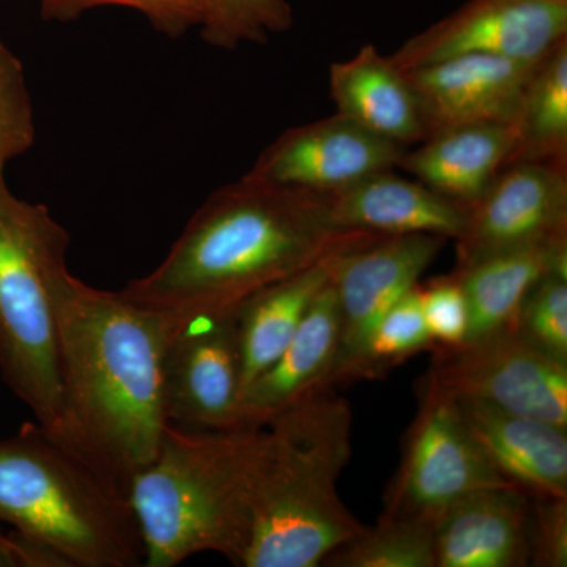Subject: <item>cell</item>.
I'll return each mask as SVG.
<instances>
[{
  "label": "cell",
  "instance_id": "obj_19",
  "mask_svg": "<svg viewBox=\"0 0 567 567\" xmlns=\"http://www.w3.org/2000/svg\"><path fill=\"white\" fill-rule=\"evenodd\" d=\"M517 126L470 123L429 134L398 167L454 203L472 207L509 164Z\"/></svg>",
  "mask_w": 567,
  "mask_h": 567
},
{
  "label": "cell",
  "instance_id": "obj_20",
  "mask_svg": "<svg viewBox=\"0 0 567 567\" xmlns=\"http://www.w3.org/2000/svg\"><path fill=\"white\" fill-rule=\"evenodd\" d=\"M330 93L336 112L369 133L405 148L424 141L412 82L375 44H364L352 58L330 66Z\"/></svg>",
  "mask_w": 567,
  "mask_h": 567
},
{
  "label": "cell",
  "instance_id": "obj_4",
  "mask_svg": "<svg viewBox=\"0 0 567 567\" xmlns=\"http://www.w3.org/2000/svg\"><path fill=\"white\" fill-rule=\"evenodd\" d=\"M0 522L55 567H144L128 484L40 423L0 440Z\"/></svg>",
  "mask_w": 567,
  "mask_h": 567
},
{
  "label": "cell",
  "instance_id": "obj_15",
  "mask_svg": "<svg viewBox=\"0 0 567 567\" xmlns=\"http://www.w3.org/2000/svg\"><path fill=\"white\" fill-rule=\"evenodd\" d=\"M532 498L487 487L454 499L435 517L436 567L529 566Z\"/></svg>",
  "mask_w": 567,
  "mask_h": 567
},
{
  "label": "cell",
  "instance_id": "obj_14",
  "mask_svg": "<svg viewBox=\"0 0 567 567\" xmlns=\"http://www.w3.org/2000/svg\"><path fill=\"white\" fill-rule=\"evenodd\" d=\"M539 62L464 54L406 70L423 114L425 137L470 123L517 126L529 78Z\"/></svg>",
  "mask_w": 567,
  "mask_h": 567
},
{
  "label": "cell",
  "instance_id": "obj_21",
  "mask_svg": "<svg viewBox=\"0 0 567 567\" xmlns=\"http://www.w3.org/2000/svg\"><path fill=\"white\" fill-rule=\"evenodd\" d=\"M334 249L305 270L257 290L237 306L238 338L241 352V395L257 377L271 368L292 341L317 295L333 279L336 268L350 249L372 240Z\"/></svg>",
  "mask_w": 567,
  "mask_h": 567
},
{
  "label": "cell",
  "instance_id": "obj_30",
  "mask_svg": "<svg viewBox=\"0 0 567 567\" xmlns=\"http://www.w3.org/2000/svg\"><path fill=\"white\" fill-rule=\"evenodd\" d=\"M420 300L434 347L456 349L465 342L468 306L462 284L454 274L420 282Z\"/></svg>",
  "mask_w": 567,
  "mask_h": 567
},
{
  "label": "cell",
  "instance_id": "obj_27",
  "mask_svg": "<svg viewBox=\"0 0 567 567\" xmlns=\"http://www.w3.org/2000/svg\"><path fill=\"white\" fill-rule=\"evenodd\" d=\"M513 330L539 352L567 363V275L548 274L529 290Z\"/></svg>",
  "mask_w": 567,
  "mask_h": 567
},
{
  "label": "cell",
  "instance_id": "obj_26",
  "mask_svg": "<svg viewBox=\"0 0 567 567\" xmlns=\"http://www.w3.org/2000/svg\"><path fill=\"white\" fill-rule=\"evenodd\" d=\"M204 40L221 50L244 43H265L274 33L289 31L293 10L289 0H203Z\"/></svg>",
  "mask_w": 567,
  "mask_h": 567
},
{
  "label": "cell",
  "instance_id": "obj_13",
  "mask_svg": "<svg viewBox=\"0 0 567 567\" xmlns=\"http://www.w3.org/2000/svg\"><path fill=\"white\" fill-rule=\"evenodd\" d=\"M566 237L567 166L513 163L468 207L464 234L456 240V267Z\"/></svg>",
  "mask_w": 567,
  "mask_h": 567
},
{
  "label": "cell",
  "instance_id": "obj_25",
  "mask_svg": "<svg viewBox=\"0 0 567 567\" xmlns=\"http://www.w3.org/2000/svg\"><path fill=\"white\" fill-rule=\"evenodd\" d=\"M417 287L420 284L399 298L377 322L361 354L357 380L385 375L406 358L434 347Z\"/></svg>",
  "mask_w": 567,
  "mask_h": 567
},
{
  "label": "cell",
  "instance_id": "obj_8",
  "mask_svg": "<svg viewBox=\"0 0 567 567\" xmlns=\"http://www.w3.org/2000/svg\"><path fill=\"white\" fill-rule=\"evenodd\" d=\"M432 350L421 386L567 429V363L539 352L513 328L456 349Z\"/></svg>",
  "mask_w": 567,
  "mask_h": 567
},
{
  "label": "cell",
  "instance_id": "obj_31",
  "mask_svg": "<svg viewBox=\"0 0 567 567\" xmlns=\"http://www.w3.org/2000/svg\"><path fill=\"white\" fill-rule=\"evenodd\" d=\"M529 565L567 566V498L532 499Z\"/></svg>",
  "mask_w": 567,
  "mask_h": 567
},
{
  "label": "cell",
  "instance_id": "obj_11",
  "mask_svg": "<svg viewBox=\"0 0 567 567\" xmlns=\"http://www.w3.org/2000/svg\"><path fill=\"white\" fill-rule=\"evenodd\" d=\"M446 238L429 234L379 235L344 254L333 276L341 311V347L333 385L357 380L369 334L388 309L420 284Z\"/></svg>",
  "mask_w": 567,
  "mask_h": 567
},
{
  "label": "cell",
  "instance_id": "obj_9",
  "mask_svg": "<svg viewBox=\"0 0 567 567\" xmlns=\"http://www.w3.org/2000/svg\"><path fill=\"white\" fill-rule=\"evenodd\" d=\"M417 390L420 409L388 486L383 516L436 517L470 492L511 486L488 461L456 401L429 388Z\"/></svg>",
  "mask_w": 567,
  "mask_h": 567
},
{
  "label": "cell",
  "instance_id": "obj_22",
  "mask_svg": "<svg viewBox=\"0 0 567 567\" xmlns=\"http://www.w3.org/2000/svg\"><path fill=\"white\" fill-rule=\"evenodd\" d=\"M554 271L567 275V237L492 254L454 268L468 306L464 344L513 328L529 290Z\"/></svg>",
  "mask_w": 567,
  "mask_h": 567
},
{
  "label": "cell",
  "instance_id": "obj_1",
  "mask_svg": "<svg viewBox=\"0 0 567 567\" xmlns=\"http://www.w3.org/2000/svg\"><path fill=\"white\" fill-rule=\"evenodd\" d=\"M369 235L339 227L327 197L244 175L213 193L163 262L122 293L159 311L235 308Z\"/></svg>",
  "mask_w": 567,
  "mask_h": 567
},
{
  "label": "cell",
  "instance_id": "obj_10",
  "mask_svg": "<svg viewBox=\"0 0 567 567\" xmlns=\"http://www.w3.org/2000/svg\"><path fill=\"white\" fill-rule=\"evenodd\" d=\"M567 40V0H468L390 55L401 70L464 54L539 62Z\"/></svg>",
  "mask_w": 567,
  "mask_h": 567
},
{
  "label": "cell",
  "instance_id": "obj_12",
  "mask_svg": "<svg viewBox=\"0 0 567 567\" xmlns=\"http://www.w3.org/2000/svg\"><path fill=\"white\" fill-rule=\"evenodd\" d=\"M405 151L336 112L279 134L245 175L328 197L369 175L394 169Z\"/></svg>",
  "mask_w": 567,
  "mask_h": 567
},
{
  "label": "cell",
  "instance_id": "obj_6",
  "mask_svg": "<svg viewBox=\"0 0 567 567\" xmlns=\"http://www.w3.org/2000/svg\"><path fill=\"white\" fill-rule=\"evenodd\" d=\"M69 230L21 199L0 171V375L37 423L71 440L63 404L59 308L71 275ZM76 443V442H74Z\"/></svg>",
  "mask_w": 567,
  "mask_h": 567
},
{
  "label": "cell",
  "instance_id": "obj_16",
  "mask_svg": "<svg viewBox=\"0 0 567 567\" xmlns=\"http://www.w3.org/2000/svg\"><path fill=\"white\" fill-rule=\"evenodd\" d=\"M341 347V311L333 279L317 295L303 323L271 368L241 395L238 425L264 427L284 409L322 388H334Z\"/></svg>",
  "mask_w": 567,
  "mask_h": 567
},
{
  "label": "cell",
  "instance_id": "obj_2",
  "mask_svg": "<svg viewBox=\"0 0 567 567\" xmlns=\"http://www.w3.org/2000/svg\"><path fill=\"white\" fill-rule=\"evenodd\" d=\"M171 315L71 276L59 308L71 439L123 483L162 446V358Z\"/></svg>",
  "mask_w": 567,
  "mask_h": 567
},
{
  "label": "cell",
  "instance_id": "obj_3",
  "mask_svg": "<svg viewBox=\"0 0 567 567\" xmlns=\"http://www.w3.org/2000/svg\"><path fill=\"white\" fill-rule=\"evenodd\" d=\"M352 406L322 388L264 425L241 567H319L364 532L338 492L352 457Z\"/></svg>",
  "mask_w": 567,
  "mask_h": 567
},
{
  "label": "cell",
  "instance_id": "obj_7",
  "mask_svg": "<svg viewBox=\"0 0 567 567\" xmlns=\"http://www.w3.org/2000/svg\"><path fill=\"white\" fill-rule=\"evenodd\" d=\"M167 312L171 322L162 358L167 421L197 431L240 429L237 306Z\"/></svg>",
  "mask_w": 567,
  "mask_h": 567
},
{
  "label": "cell",
  "instance_id": "obj_5",
  "mask_svg": "<svg viewBox=\"0 0 567 567\" xmlns=\"http://www.w3.org/2000/svg\"><path fill=\"white\" fill-rule=\"evenodd\" d=\"M264 435V427L197 431L167 425L155 458L130 481L144 567L178 566L205 551L238 566Z\"/></svg>",
  "mask_w": 567,
  "mask_h": 567
},
{
  "label": "cell",
  "instance_id": "obj_24",
  "mask_svg": "<svg viewBox=\"0 0 567 567\" xmlns=\"http://www.w3.org/2000/svg\"><path fill=\"white\" fill-rule=\"evenodd\" d=\"M328 567H436L435 517L382 516L375 527L336 548Z\"/></svg>",
  "mask_w": 567,
  "mask_h": 567
},
{
  "label": "cell",
  "instance_id": "obj_28",
  "mask_svg": "<svg viewBox=\"0 0 567 567\" xmlns=\"http://www.w3.org/2000/svg\"><path fill=\"white\" fill-rule=\"evenodd\" d=\"M35 141L31 93L20 59L0 40V171Z\"/></svg>",
  "mask_w": 567,
  "mask_h": 567
},
{
  "label": "cell",
  "instance_id": "obj_23",
  "mask_svg": "<svg viewBox=\"0 0 567 567\" xmlns=\"http://www.w3.org/2000/svg\"><path fill=\"white\" fill-rule=\"evenodd\" d=\"M522 162L567 166V40L529 78L509 164Z\"/></svg>",
  "mask_w": 567,
  "mask_h": 567
},
{
  "label": "cell",
  "instance_id": "obj_17",
  "mask_svg": "<svg viewBox=\"0 0 567 567\" xmlns=\"http://www.w3.org/2000/svg\"><path fill=\"white\" fill-rule=\"evenodd\" d=\"M477 443L511 486L532 499L567 498V429L454 399Z\"/></svg>",
  "mask_w": 567,
  "mask_h": 567
},
{
  "label": "cell",
  "instance_id": "obj_18",
  "mask_svg": "<svg viewBox=\"0 0 567 567\" xmlns=\"http://www.w3.org/2000/svg\"><path fill=\"white\" fill-rule=\"evenodd\" d=\"M331 218L347 230L379 235L462 237L468 208L423 183L382 171L327 197Z\"/></svg>",
  "mask_w": 567,
  "mask_h": 567
},
{
  "label": "cell",
  "instance_id": "obj_29",
  "mask_svg": "<svg viewBox=\"0 0 567 567\" xmlns=\"http://www.w3.org/2000/svg\"><path fill=\"white\" fill-rule=\"evenodd\" d=\"M100 7L140 11L156 31L174 39L200 28L204 20L203 0H41V14L44 20L71 21Z\"/></svg>",
  "mask_w": 567,
  "mask_h": 567
},
{
  "label": "cell",
  "instance_id": "obj_32",
  "mask_svg": "<svg viewBox=\"0 0 567 567\" xmlns=\"http://www.w3.org/2000/svg\"><path fill=\"white\" fill-rule=\"evenodd\" d=\"M0 567H55L54 561L17 535L0 529Z\"/></svg>",
  "mask_w": 567,
  "mask_h": 567
}]
</instances>
